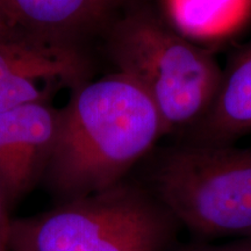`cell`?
<instances>
[{
  "instance_id": "9",
  "label": "cell",
  "mask_w": 251,
  "mask_h": 251,
  "mask_svg": "<svg viewBox=\"0 0 251 251\" xmlns=\"http://www.w3.org/2000/svg\"><path fill=\"white\" fill-rule=\"evenodd\" d=\"M165 21L207 47L236 35L251 19V0H163Z\"/></svg>"
},
{
  "instance_id": "12",
  "label": "cell",
  "mask_w": 251,
  "mask_h": 251,
  "mask_svg": "<svg viewBox=\"0 0 251 251\" xmlns=\"http://www.w3.org/2000/svg\"><path fill=\"white\" fill-rule=\"evenodd\" d=\"M14 28L17 27L12 24V21L9 20L7 15L5 14V12L2 11V8L0 7V33H4V31L9 29H14Z\"/></svg>"
},
{
  "instance_id": "3",
  "label": "cell",
  "mask_w": 251,
  "mask_h": 251,
  "mask_svg": "<svg viewBox=\"0 0 251 251\" xmlns=\"http://www.w3.org/2000/svg\"><path fill=\"white\" fill-rule=\"evenodd\" d=\"M108 34L112 63L148 94L166 135H184L205 117L222 76L213 50L149 12L126 15Z\"/></svg>"
},
{
  "instance_id": "11",
  "label": "cell",
  "mask_w": 251,
  "mask_h": 251,
  "mask_svg": "<svg viewBox=\"0 0 251 251\" xmlns=\"http://www.w3.org/2000/svg\"><path fill=\"white\" fill-rule=\"evenodd\" d=\"M12 219L8 214V202L0 187V243L8 249L9 229H11Z\"/></svg>"
},
{
  "instance_id": "4",
  "label": "cell",
  "mask_w": 251,
  "mask_h": 251,
  "mask_svg": "<svg viewBox=\"0 0 251 251\" xmlns=\"http://www.w3.org/2000/svg\"><path fill=\"white\" fill-rule=\"evenodd\" d=\"M143 184L194 240H251V147L179 142Z\"/></svg>"
},
{
  "instance_id": "10",
  "label": "cell",
  "mask_w": 251,
  "mask_h": 251,
  "mask_svg": "<svg viewBox=\"0 0 251 251\" xmlns=\"http://www.w3.org/2000/svg\"><path fill=\"white\" fill-rule=\"evenodd\" d=\"M169 251H251V240H233L226 243H213L212 241L193 240L179 241Z\"/></svg>"
},
{
  "instance_id": "8",
  "label": "cell",
  "mask_w": 251,
  "mask_h": 251,
  "mask_svg": "<svg viewBox=\"0 0 251 251\" xmlns=\"http://www.w3.org/2000/svg\"><path fill=\"white\" fill-rule=\"evenodd\" d=\"M121 0H0V7L19 29L68 41L105 26Z\"/></svg>"
},
{
  "instance_id": "13",
  "label": "cell",
  "mask_w": 251,
  "mask_h": 251,
  "mask_svg": "<svg viewBox=\"0 0 251 251\" xmlns=\"http://www.w3.org/2000/svg\"><path fill=\"white\" fill-rule=\"evenodd\" d=\"M0 251H9V250L5 246H2V244L0 243Z\"/></svg>"
},
{
  "instance_id": "6",
  "label": "cell",
  "mask_w": 251,
  "mask_h": 251,
  "mask_svg": "<svg viewBox=\"0 0 251 251\" xmlns=\"http://www.w3.org/2000/svg\"><path fill=\"white\" fill-rule=\"evenodd\" d=\"M57 118L58 111L47 103L0 111V187L8 205L43 176Z\"/></svg>"
},
{
  "instance_id": "5",
  "label": "cell",
  "mask_w": 251,
  "mask_h": 251,
  "mask_svg": "<svg viewBox=\"0 0 251 251\" xmlns=\"http://www.w3.org/2000/svg\"><path fill=\"white\" fill-rule=\"evenodd\" d=\"M89 61L68 41L21 33H0V111L47 103L61 87L86 83Z\"/></svg>"
},
{
  "instance_id": "7",
  "label": "cell",
  "mask_w": 251,
  "mask_h": 251,
  "mask_svg": "<svg viewBox=\"0 0 251 251\" xmlns=\"http://www.w3.org/2000/svg\"><path fill=\"white\" fill-rule=\"evenodd\" d=\"M251 133V39L222 69L221 81L205 117L180 142L233 144Z\"/></svg>"
},
{
  "instance_id": "2",
  "label": "cell",
  "mask_w": 251,
  "mask_h": 251,
  "mask_svg": "<svg viewBox=\"0 0 251 251\" xmlns=\"http://www.w3.org/2000/svg\"><path fill=\"white\" fill-rule=\"evenodd\" d=\"M181 226L143 184L122 180L12 220L9 251H169Z\"/></svg>"
},
{
  "instance_id": "1",
  "label": "cell",
  "mask_w": 251,
  "mask_h": 251,
  "mask_svg": "<svg viewBox=\"0 0 251 251\" xmlns=\"http://www.w3.org/2000/svg\"><path fill=\"white\" fill-rule=\"evenodd\" d=\"M166 131L149 96L120 72L86 81L58 111L43 176L64 201L125 180Z\"/></svg>"
}]
</instances>
